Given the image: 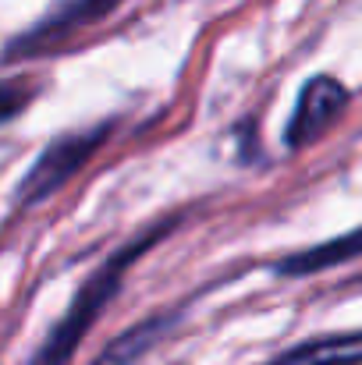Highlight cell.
<instances>
[{
	"mask_svg": "<svg viewBox=\"0 0 362 365\" xmlns=\"http://www.w3.org/2000/svg\"><path fill=\"white\" fill-rule=\"evenodd\" d=\"M139 252V245L131 248V252H124L118 262H111L104 273H96L93 280H89V287L79 294V302L71 305V312L64 316V323L54 330V337L43 344V351L36 355V362L32 365H64V359L71 355V348H75V341H79V334L93 323V316L100 312V305L107 302V294L118 287V280H121V269L128 266V259Z\"/></svg>",
	"mask_w": 362,
	"mask_h": 365,
	"instance_id": "cell-1",
	"label": "cell"
},
{
	"mask_svg": "<svg viewBox=\"0 0 362 365\" xmlns=\"http://www.w3.org/2000/svg\"><path fill=\"white\" fill-rule=\"evenodd\" d=\"M345 103H348V93H345V86L338 78H331V75L313 78L302 89L298 107H295V114L288 121V145H306V142L320 138L331 124L341 118Z\"/></svg>",
	"mask_w": 362,
	"mask_h": 365,
	"instance_id": "cell-2",
	"label": "cell"
},
{
	"mask_svg": "<svg viewBox=\"0 0 362 365\" xmlns=\"http://www.w3.org/2000/svg\"><path fill=\"white\" fill-rule=\"evenodd\" d=\"M96 145H100V131H86V135H75V138H61V142H54V145L39 156V163L32 167V174L25 178V185H21V199H25V202H36V199L50 195L61 181L71 178V170H75V167H79Z\"/></svg>",
	"mask_w": 362,
	"mask_h": 365,
	"instance_id": "cell-3",
	"label": "cell"
},
{
	"mask_svg": "<svg viewBox=\"0 0 362 365\" xmlns=\"http://www.w3.org/2000/svg\"><path fill=\"white\" fill-rule=\"evenodd\" d=\"M362 362V334H338L320 337L309 344L291 348L273 365H359Z\"/></svg>",
	"mask_w": 362,
	"mask_h": 365,
	"instance_id": "cell-4",
	"label": "cell"
},
{
	"mask_svg": "<svg viewBox=\"0 0 362 365\" xmlns=\"http://www.w3.org/2000/svg\"><path fill=\"white\" fill-rule=\"evenodd\" d=\"M359 252H362V227L352 231V235H345V238H334V242H327V245L306 248V252L284 259L277 269L288 273V277H306V273L327 269V266H334V262H341V259H352V255H359Z\"/></svg>",
	"mask_w": 362,
	"mask_h": 365,
	"instance_id": "cell-5",
	"label": "cell"
},
{
	"mask_svg": "<svg viewBox=\"0 0 362 365\" xmlns=\"http://www.w3.org/2000/svg\"><path fill=\"white\" fill-rule=\"evenodd\" d=\"M160 330H164V319H153V323H142V327H135V330H128L124 337H118L100 359L93 365H135L153 344H156V337H160Z\"/></svg>",
	"mask_w": 362,
	"mask_h": 365,
	"instance_id": "cell-6",
	"label": "cell"
},
{
	"mask_svg": "<svg viewBox=\"0 0 362 365\" xmlns=\"http://www.w3.org/2000/svg\"><path fill=\"white\" fill-rule=\"evenodd\" d=\"M118 0H79L68 14H64V21H89V18H96V14H104V11H111Z\"/></svg>",
	"mask_w": 362,
	"mask_h": 365,
	"instance_id": "cell-7",
	"label": "cell"
}]
</instances>
